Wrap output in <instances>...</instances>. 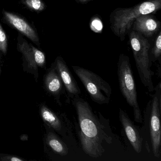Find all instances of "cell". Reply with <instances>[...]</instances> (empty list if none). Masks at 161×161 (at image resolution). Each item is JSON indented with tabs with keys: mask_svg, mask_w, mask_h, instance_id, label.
Segmentation results:
<instances>
[{
	"mask_svg": "<svg viewBox=\"0 0 161 161\" xmlns=\"http://www.w3.org/2000/svg\"><path fill=\"white\" fill-rule=\"evenodd\" d=\"M39 111L46 125L53 130L65 141L76 144L73 125L65 114L55 113L43 103L39 105Z\"/></svg>",
	"mask_w": 161,
	"mask_h": 161,
	"instance_id": "ba28073f",
	"label": "cell"
},
{
	"mask_svg": "<svg viewBox=\"0 0 161 161\" xmlns=\"http://www.w3.org/2000/svg\"><path fill=\"white\" fill-rule=\"evenodd\" d=\"M1 71H2L1 68H0V75H1Z\"/></svg>",
	"mask_w": 161,
	"mask_h": 161,
	"instance_id": "ffe728a7",
	"label": "cell"
},
{
	"mask_svg": "<svg viewBox=\"0 0 161 161\" xmlns=\"http://www.w3.org/2000/svg\"><path fill=\"white\" fill-rule=\"evenodd\" d=\"M44 84L46 91L54 97L60 106H62L60 97L62 95L66 94L65 89L53 64L44 76Z\"/></svg>",
	"mask_w": 161,
	"mask_h": 161,
	"instance_id": "7c38bea8",
	"label": "cell"
},
{
	"mask_svg": "<svg viewBox=\"0 0 161 161\" xmlns=\"http://www.w3.org/2000/svg\"><path fill=\"white\" fill-rule=\"evenodd\" d=\"M17 49L22 54L23 70L33 75L37 82L39 77L38 68L46 67L45 53L29 43L21 34L18 36Z\"/></svg>",
	"mask_w": 161,
	"mask_h": 161,
	"instance_id": "52a82bcc",
	"label": "cell"
},
{
	"mask_svg": "<svg viewBox=\"0 0 161 161\" xmlns=\"http://www.w3.org/2000/svg\"><path fill=\"white\" fill-rule=\"evenodd\" d=\"M151 54L150 55L152 62H155L157 60L160 61L161 55V31H159L154 46L151 50Z\"/></svg>",
	"mask_w": 161,
	"mask_h": 161,
	"instance_id": "2e32d148",
	"label": "cell"
},
{
	"mask_svg": "<svg viewBox=\"0 0 161 161\" xmlns=\"http://www.w3.org/2000/svg\"><path fill=\"white\" fill-rule=\"evenodd\" d=\"M71 101L78 119L75 130L83 151L93 158L101 157L105 152L104 144H112L115 136L109 119L82 98L75 97Z\"/></svg>",
	"mask_w": 161,
	"mask_h": 161,
	"instance_id": "6da1fadb",
	"label": "cell"
},
{
	"mask_svg": "<svg viewBox=\"0 0 161 161\" xmlns=\"http://www.w3.org/2000/svg\"><path fill=\"white\" fill-rule=\"evenodd\" d=\"M25 159L15 155L0 153V161H24Z\"/></svg>",
	"mask_w": 161,
	"mask_h": 161,
	"instance_id": "ac0fdd59",
	"label": "cell"
},
{
	"mask_svg": "<svg viewBox=\"0 0 161 161\" xmlns=\"http://www.w3.org/2000/svg\"><path fill=\"white\" fill-rule=\"evenodd\" d=\"M47 133L45 135V143L56 154L62 156L69 153V149L63 139L53 130L46 125Z\"/></svg>",
	"mask_w": 161,
	"mask_h": 161,
	"instance_id": "5bb4252c",
	"label": "cell"
},
{
	"mask_svg": "<svg viewBox=\"0 0 161 161\" xmlns=\"http://www.w3.org/2000/svg\"><path fill=\"white\" fill-rule=\"evenodd\" d=\"M72 68L93 102L100 105L109 103L112 89L107 82L86 69L77 66H72Z\"/></svg>",
	"mask_w": 161,
	"mask_h": 161,
	"instance_id": "8992f818",
	"label": "cell"
},
{
	"mask_svg": "<svg viewBox=\"0 0 161 161\" xmlns=\"http://www.w3.org/2000/svg\"><path fill=\"white\" fill-rule=\"evenodd\" d=\"M2 14L3 20L4 23L18 31L36 46H40V38L35 27L28 22L27 19L19 14L4 9L3 10Z\"/></svg>",
	"mask_w": 161,
	"mask_h": 161,
	"instance_id": "9c48e42d",
	"label": "cell"
},
{
	"mask_svg": "<svg viewBox=\"0 0 161 161\" xmlns=\"http://www.w3.org/2000/svg\"><path fill=\"white\" fill-rule=\"evenodd\" d=\"M161 9V0H147L130 8H116L110 15L111 31L122 42L137 18L143 15L153 14Z\"/></svg>",
	"mask_w": 161,
	"mask_h": 161,
	"instance_id": "3957f363",
	"label": "cell"
},
{
	"mask_svg": "<svg viewBox=\"0 0 161 161\" xmlns=\"http://www.w3.org/2000/svg\"><path fill=\"white\" fill-rule=\"evenodd\" d=\"M152 15L148 14L138 17L133 23L132 30L145 37L153 36L160 30L161 23Z\"/></svg>",
	"mask_w": 161,
	"mask_h": 161,
	"instance_id": "4fadbf2b",
	"label": "cell"
},
{
	"mask_svg": "<svg viewBox=\"0 0 161 161\" xmlns=\"http://www.w3.org/2000/svg\"><path fill=\"white\" fill-rule=\"evenodd\" d=\"M129 33L130 45L140 80L149 92H153L154 86L152 77L154 72L151 69L150 44L146 37L141 34L132 30Z\"/></svg>",
	"mask_w": 161,
	"mask_h": 161,
	"instance_id": "277c9868",
	"label": "cell"
},
{
	"mask_svg": "<svg viewBox=\"0 0 161 161\" xmlns=\"http://www.w3.org/2000/svg\"><path fill=\"white\" fill-rule=\"evenodd\" d=\"M8 37L5 31L0 23V51L6 55L8 51Z\"/></svg>",
	"mask_w": 161,
	"mask_h": 161,
	"instance_id": "e0dca14e",
	"label": "cell"
},
{
	"mask_svg": "<svg viewBox=\"0 0 161 161\" xmlns=\"http://www.w3.org/2000/svg\"><path fill=\"white\" fill-rule=\"evenodd\" d=\"M154 93L152 95L144 111L143 128L141 129L142 137L146 140L148 150H152L156 158L161 156V82L154 87Z\"/></svg>",
	"mask_w": 161,
	"mask_h": 161,
	"instance_id": "7a4b0ae2",
	"label": "cell"
},
{
	"mask_svg": "<svg viewBox=\"0 0 161 161\" xmlns=\"http://www.w3.org/2000/svg\"><path fill=\"white\" fill-rule=\"evenodd\" d=\"M21 4L33 12L39 14L47 9L43 0H20Z\"/></svg>",
	"mask_w": 161,
	"mask_h": 161,
	"instance_id": "9a60e30c",
	"label": "cell"
},
{
	"mask_svg": "<svg viewBox=\"0 0 161 161\" xmlns=\"http://www.w3.org/2000/svg\"><path fill=\"white\" fill-rule=\"evenodd\" d=\"M73 1L76 2L77 3H80V4H86L92 1L93 0H73Z\"/></svg>",
	"mask_w": 161,
	"mask_h": 161,
	"instance_id": "d6986e66",
	"label": "cell"
},
{
	"mask_svg": "<svg viewBox=\"0 0 161 161\" xmlns=\"http://www.w3.org/2000/svg\"><path fill=\"white\" fill-rule=\"evenodd\" d=\"M117 75L120 92L127 103L133 108L135 121L143 123V117L137 100L136 86L130 58L124 53H121L119 58Z\"/></svg>",
	"mask_w": 161,
	"mask_h": 161,
	"instance_id": "5b68a950",
	"label": "cell"
},
{
	"mask_svg": "<svg viewBox=\"0 0 161 161\" xmlns=\"http://www.w3.org/2000/svg\"><path fill=\"white\" fill-rule=\"evenodd\" d=\"M119 119L122 130L134 150L137 153L142 151L143 138L141 130L130 119L125 111L119 109Z\"/></svg>",
	"mask_w": 161,
	"mask_h": 161,
	"instance_id": "8fae6325",
	"label": "cell"
},
{
	"mask_svg": "<svg viewBox=\"0 0 161 161\" xmlns=\"http://www.w3.org/2000/svg\"><path fill=\"white\" fill-rule=\"evenodd\" d=\"M65 89L68 102L75 97H79L81 90L76 80L69 70L66 63L61 56H58L53 63Z\"/></svg>",
	"mask_w": 161,
	"mask_h": 161,
	"instance_id": "30bf717a",
	"label": "cell"
}]
</instances>
